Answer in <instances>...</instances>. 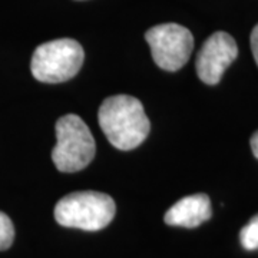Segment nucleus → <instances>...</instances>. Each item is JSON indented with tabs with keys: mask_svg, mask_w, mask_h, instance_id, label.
<instances>
[{
	"mask_svg": "<svg viewBox=\"0 0 258 258\" xmlns=\"http://www.w3.org/2000/svg\"><path fill=\"white\" fill-rule=\"evenodd\" d=\"M98 120L108 141L120 151L139 147L151 129L144 105L129 95L106 98L99 108Z\"/></svg>",
	"mask_w": 258,
	"mask_h": 258,
	"instance_id": "obj_1",
	"label": "nucleus"
},
{
	"mask_svg": "<svg viewBox=\"0 0 258 258\" xmlns=\"http://www.w3.org/2000/svg\"><path fill=\"white\" fill-rule=\"evenodd\" d=\"M115 212V201L108 194L79 191L59 200L55 207V220L68 228L99 231L111 224Z\"/></svg>",
	"mask_w": 258,
	"mask_h": 258,
	"instance_id": "obj_2",
	"label": "nucleus"
},
{
	"mask_svg": "<svg viewBox=\"0 0 258 258\" xmlns=\"http://www.w3.org/2000/svg\"><path fill=\"white\" fill-rule=\"evenodd\" d=\"M56 145L52 161L60 172H78L95 158L96 144L91 129L78 115H64L56 122Z\"/></svg>",
	"mask_w": 258,
	"mask_h": 258,
	"instance_id": "obj_3",
	"label": "nucleus"
},
{
	"mask_svg": "<svg viewBox=\"0 0 258 258\" xmlns=\"http://www.w3.org/2000/svg\"><path fill=\"white\" fill-rule=\"evenodd\" d=\"M85 52L75 39H56L37 46L30 71L39 82L62 83L72 79L82 68Z\"/></svg>",
	"mask_w": 258,
	"mask_h": 258,
	"instance_id": "obj_4",
	"label": "nucleus"
},
{
	"mask_svg": "<svg viewBox=\"0 0 258 258\" xmlns=\"http://www.w3.org/2000/svg\"><path fill=\"white\" fill-rule=\"evenodd\" d=\"M145 40L155 63L166 72L179 71L192 53V33L176 23H164L148 29Z\"/></svg>",
	"mask_w": 258,
	"mask_h": 258,
	"instance_id": "obj_5",
	"label": "nucleus"
},
{
	"mask_svg": "<svg viewBox=\"0 0 258 258\" xmlns=\"http://www.w3.org/2000/svg\"><path fill=\"white\" fill-rule=\"evenodd\" d=\"M238 56V46L227 32H215L204 42L197 56V74L207 85H217Z\"/></svg>",
	"mask_w": 258,
	"mask_h": 258,
	"instance_id": "obj_6",
	"label": "nucleus"
},
{
	"mask_svg": "<svg viewBox=\"0 0 258 258\" xmlns=\"http://www.w3.org/2000/svg\"><path fill=\"white\" fill-rule=\"evenodd\" d=\"M211 201L205 194L188 195L166 211L164 221L172 227L195 228L211 218Z\"/></svg>",
	"mask_w": 258,
	"mask_h": 258,
	"instance_id": "obj_7",
	"label": "nucleus"
},
{
	"mask_svg": "<svg viewBox=\"0 0 258 258\" xmlns=\"http://www.w3.org/2000/svg\"><path fill=\"white\" fill-rule=\"evenodd\" d=\"M241 245L247 251L258 249V214L254 215L240 232Z\"/></svg>",
	"mask_w": 258,
	"mask_h": 258,
	"instance_id": "obj_8",
	"label": "nucleus"
},
{
	"mask_svg": "<svg viewBox=\"0 0 258 258\" xmlns=\"http://www.w3.org/2000/svg\"><path fill=\"white\" fill-rule=\"evenodd\" d=\"M15 240L13 222L5 212L0 211V251L8 249Z\"/></svg>",
	"mask_w": 258,
	"mask_h": 258,
	"instance_id": "obj_9",
	"label": "nucleus"
},
{
	"mask_svg": "<svg viewBox=\"0 0 258 258\" xmlns=\"http://www.w3.org/2000/svg\"><path fill=\"white\" fill-rule=\"evenodd\" d=\"M251 50H252L254 59L258 64V25L251 32Z\"/></svg>",
	"mask_w": 258,
	"mask_h": 258,
	"instance_id": "obj_10",
	"label": "nucleus"
},
{
	"mask_svg": "<svg viewBox=\"0 0 258 258\" xmlns=\"http://www.w3.org/2000/svg\"><path fill=\"white\" fill-rule=\"evenodd\" d=\"M249 144H251V149H252L254 157L258 159V131H255V132H254V135L251 137Z\"/></svg>",
	"mask_w": 258,
	"mask_h": 258,
	"instance_id": "obj_11",
	"label": "nucleus"
}]
</instances>
